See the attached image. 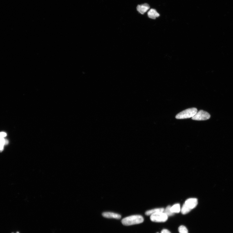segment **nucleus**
<instances>
[{
	"mask_svg": "<svg viewBox=\"0 0 233 233\" xmlns=\"http://www.w3.org/2000/svg\"><path fill=\"white\" fill-rule=\"evenodd\" d=\"M144 219L140 215H133L123 219L122 223L125 226H131L143 223Z\"/></svg>",
	"mask_w": 233,
	"mask_h": 233,
	"instance_id": "f257e3e1",
	"label": "nucleus"
},
{
	"mask_svg": "<svg viewBox=\"0 0 233 233\" xmlns=\"http://www.w3.org/2000/svg\"><path fill=\"white\" fill-rule=\"evenodd\" d=\"M198 110L196 108L188 109L178 114L175 116V118L177 119L190 118L195 116Z\"/></svg>",
	"mask_w": 233,
	"mask_h": 233,
	"instance_id": "f03ea898",
	"label": "nucleus"
},
{
	"mask_svg": "<svg viewBox=\"0 0 233 233\" xmlns=\"http://www.w3.org/2000/svg\"><path fill=\"white\" fill-rule=\"evenodd\" d=\"M168 217L163 212H158L151 215L150 220L152 221L157 223H163L168 220Z\"/></svg>",
	"mask_w": 233,
	"mask_h": 233,
	"instance_id": "7ed1b4c3",
	"label": "nucleus"
},
{
	"mask_svg": "<svg viewBox=\"0 0 233 233\" xmlns=\"http://www.w3.org/2000/svg\"><path fill=\"white\" fill-rule=\"evenodd\" d=\"M210 117V115L208 112L201 110L197 112L192 119L196 120H205L209 119Z\"/></svg>",
	"mask_w": 233,
	"mask_h": 233,
	"instance_id": "20e7f679",
	"label": "nucleus"
},
{
	"mask_svg": "<svg viewBox=\"0 0 233 233\" xmlns=\"http://www.w3.org/2000/svg\"><path fill=\"white\" fill-rule=\"evenodd\" d=\"M185 204L192 210L195 208L198 204V199L196 198H190L186 200Z\"/></svg>",
	"mask_w": 233,
	"mask_h": 233,
	"instance_id": "39448f33",
	"label": "nucleus"
},
{
	"mask_svg": "<svg viewBox=\"0 0 233 233\" xmlns=\"http://www.w3.org/2000/svg\"><path fill=\"white\" fill-rule=\"evenodd\" d=\"M102 215L103 217L107 218L120 219L121 218V215L112 212H104L102 213Z\"/></svg>",
	"mask_w": 233,
	"mask_h": 233,
	"instance_id": "423d86ee",
	"label": "nucleus"
},
{
	"mask_svg": "<svg viewBox=\"0 0 233 233\" xmlns=\"http://www.w3.org/2000/svg\"><path fill=\"white\" fill-rule=\"evenodd\" d=\"M150 8L149 5L147 3L138 5L137 8V10L142 14H144Z\"/></svg>",
	"mask_w": 233,
	"mask_h": 233,
	"instance_id": "0eeeda50",
	"label": "nucleus"
},
{
	"mask_svg": "<svg viewBox=\"0 0 233 233\" xmlns=\"http://www.w3.org/2000/svg\"><path fill=\"white\" fill-rule=\"evenodd\" d=\"M148 17L151 19H155L159 17L160 15L155 9H152L148 12L147 13Z\"/></svg>",
	"mask_w": 233,
	"mask_h": 233,
	"instance_id": "6e6552de",
	"label": "nucleus"
},
{
	"mask_svg": "<svg viewBox=\"0 0 233 233\" xmlns=\"http://www.w3.org/2000/svg\"><path fill=\"white\" fill-rule=\"evenodd\" d=\"M164 209L163 208H157L148 210L145 213V214L147 216L151 215L153 214L158 212H163Z\"/></svg>",
	"mask_w": 233,
	"mask_h": 233,
	"instance_id": "1a4fd4ad",
	"label": "nucleus"
},
{
	"mask_svg": "<svg viewBox=\"0 0 233 233\" xmlns=\"http://www.w3.org/2000/svg\"><path fill=\"white\" fill-rule=\"evenodd\" d=\"M171 210L173 213H179L180 211V205L179 204H175L171 207Z\"/></svg>",
	"mask_w": 233,
	"mask_h": 233,
	"instance_id": "9d476101",
	"label": "nucleus"
},
{
	"mask_svg": "<svg viewBox=\"0 0 233 233\" xmlns=\"http://www.w3.org/2000/svg\"><path fill=\"white\" fill-rule=\"evenodd\" d=\"M191 210L192 209L188 207L185 203L183 206L181 212L183 214L185 215L190 212Z\"/></svg>",
	"mask_w": 233,
	"mask_h": 233,
	"instance_id": "9b49d317",
	"label": "nucleus"
},
{
	"mask_svg": "<svg viewBox=\"0 0 233 233\" xmlns=\"http://www.w3.org/2000/svg\"><path fill=\"white\" fill-rule=\"evenodd\" d=\"M171 207L170 206H168L166 208L165 210H164L163 212L167 216H173L174 214V213L172 212L171 210Z\"/></svg>",
	"mask_w": 233,
	"mask_h": 233,
	"instance_id": "f8f14e48",
	"label": "nucleus"
},
{
	"mask_svg": "<svg viewBox=\"0 0 233 233\" xmlns=\"http://www.w3.org/2000/svg\"><path fill=\"white\" fill-rule=\"evenodd\" d=\"M179 230L180 233H188L187 229L184 226H180L179 228Z\"/></svg>",
	"mask_w": 233,
	"mask_h": 233,
	"instance_id": "ddd939ff",
	"label": "nucleus"
},
{
	"mask_svg": "<svg viewBox=\"0 0 233 233\" xmlns=\"http://www.w3.org/2000/svg\"><path fill=\"white\" fill-rule=\"evenodd\" d=\"M7 134L4 132L0 133V138H4L6 136Z\"/></svg>",
	"mask_w": 233,
	"mask_h": 233,
	"instance_id": "4468645a",
	"label": "nucleus"
},
{
	"mask_svg": "<svg viewBox=\"0 0 233 233\" xmlns=\"http://www.w3.org/2000/svg\"><path fill=\"white\" fill-rule=\"evenodd\" d=\"M161 233H171L168 230L164 229L161 231Z\"/></svg>",
	"mask_w": 233,
	"mask_h": 233,
	"instance_id": "2eb2a0df",
	"label": "nucleus"
},
{
	"mask_svg": "<svg viewBox=\"0 0 233 233\" xmlns=\"http://www.w3.org/2000/svg\"><path fill=\"white\" fill-rule=\"evenodd\" d=\"M19 233V232H17V233Z\"/></svg>",
	"mask_w": 233,
	"mask_h": 233,
	"instance_id": "dca6fc26",
	"label": "nucleus"
},
{
	"mask_svg": "<svg viewBox=\"0 0 233 233\" xmlns=\"http://www.w3.org/2000/svg\"></svg>",
	"mask_w": 233,
	"mask_h": 233,
	"instance_id": "f3484780",
	"label": "nucleus"
},
{
	"mask_svg": "<svg viewBox=\"0 0 233 233\" xmlns=\"http://www.w3.org/2000/svg\"></svg>",
	"mask_w": 233,
	"mask_h": 233,
	"instance_id": "a211bd4d",
	"label": "nucleus"
}]
</instances>
